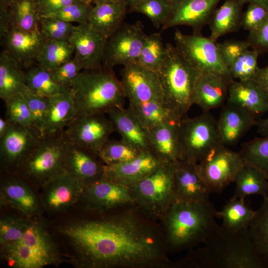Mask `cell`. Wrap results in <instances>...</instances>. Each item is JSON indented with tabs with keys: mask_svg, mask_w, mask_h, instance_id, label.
I'll return each mask as SVG.
<instances>
[{
	"mask_svg": "<svg viewBox=\"0 0 268 268\" xmlns=\"http://www.w3.org/2000/svg\"><path fill=\"white\" fill-rule=\"evenodd\" d=\"M146 35L140 21L123 23L107 39L102 64L113 68L136 63Z\"/></svg>",
	"mask_w": 268,
	"mask_h": 268,
	"instance_id": "obj_13",
	"label": "cell"
},
{
	"mask_svg": "<svg viewBox=\"0 0 268 268\" xmlns=\"http://www.w3.org/2000/svg\"><path fill=\"white\" fill-rule=\"evenodd\" d=\"M200 247L173 266L195 268H265L248 228L234 232L217 223Z\"/></svg>",
	"mask_w": 268,
	"mask_h": 268,
	"instance_id": "obj_2",
	"label": "cell"
},
{
	"mask_svg": "<svg viewBox=\"0 0 268 268\" xmlns=\"http://www.w3.org/2000/svg\"><path fill=\"white\" fill-rule=\"evenodd\" d=\"M268 17V7L256 3H248L243 12L241 27L249 32L258 29Z\"/></svg>",
	"mask_w": 268,
	"mask_h": 268,
	"instance_id": "obj_52",
	"label": "cell"
},
{
	"mask_svg": "<svg viewBox=\"0 0 268 268\" xmlns=\"http://www.w3.org/2000/svg\"><path fill=\"white\" fill-rule=\"evenodd\" d=\"M19 0H0V7H6Z\"/></svg>",
	"mask_w": 268,
	"mask_h": 268,
	"instance_id": "obj_61",
	"label": "cell"
},
{
	"mask_svg": "<svg viewBox=\"0 0 268 268\" xmlns=\"http://www.w3.org/2000/svg\"><path fill=\"white\" fill-rule=\"evenodd\" d=\"M247 40H227L218 43V48L221 59L228 67L243 53L250 49Z\"/></svg>",
	"mask_w": 268,
	"mask_h": 268,
	"instance_id": "obj_53",
	"label": "cell"
},
{
	"mask_svg": "<svg viewBox=\"0 0 268 268\" xmlns=\"http://www.w3.org/2000/svg\"><path fill=\"white\" fill-rule=\"evenodd\" d=\"M63 133L42 136L15 174L31 185L43 188L53 178L65 172L66 140Z\"/></svg>",
	"mask_w": 268,
	"mask_h": 268,
	"instance_id": "obj_8",
	"label": "cell"
},
{
	"mask_svg": "<svg viewBox=\"0 0 268 268\" xmlns=\"http://www.w3.org/2000/svg\"><path fill=\"white\" fill-rule=\"evenodd\" d=\"M257 116L237 105L227 102L217 121L220 141L230 146L237 143L257 123Z\"/></svg>",
	"mask_w": 268,
	"mask_h": 268,
	"instance_id": "obj_24",
	"label": "cell"
},
{
	"mask_svg": "<svg viewBox=\"0 0 268 268\" xmlns=\"http://www.w3.org/2000/svg\"><path fill=\"white\" fill-rule=\"evenodd\" d=\"M142 152L122 138L120 140L109 139L97 153V156L105 164L111 165L131 160Z\"/></svg>",
	"mask_w": 268,
	"mask_h": 268,
	"instance_id": "obj_43",
	"label": "cell"
},
{
	"mask_svg": "<svg viewBox=\"0 0 268 268\" xmlns=\"http://www.w3.org/2000/svg\"><path fill=\"white\" fill-rule=\"evenodd\" d=\"M1 255L14 268H42L59 260L58 249L42 223L30 221L21 239L1 249Z\"/></svg>",
	"mask_w": 268,
	"mask_h": 268,
	"instance_id": "obj_6",
	"label": "cell"
},
{
	"mask_svg": "<svg viewBox=\"0 0 268 268\" xmlns=\"http://www.w3.org/2000/svg\"><path fill=\"white\" fill-rule=\"evenodd\" d=\"M9 121L6 118L4 119L2 118H0V138L3 137L5 134L9 126Z\"/></svg>",
	"mask_w": 268,
	"mask_h": 268,
	"instance_id": "obj_58",
	"label": "cell"
},
{
	"mask_svg": "<svg viewBox=\"0 0 268 268\" xmlns=\"http://www.w3.org/2000/svg\"><path fill=\"white\" fill-rule=\"evenodd\" d=\"M256 212L246 205L245 198L232 197L221 210H216V217L222 219L225 229L237 232L248 228Z\"/></svg>",
	"mask_w": 268,
	"mask_h": 268,
	"instance_id": "obj_36",
	"label": "cell"
},
{
	"mask_svg": "<svg viewBox=\"0 0 268 268\" xmlns=\"http://www.w3.org/2000/svg\"><path fill=\"white\" fill-rule=\"evenodd\" d=\"M74 53L69 42L47 39L37 57L36 63L50 70L71 60Z\"/></svg>",
	"mask_w": 268,
	"mask_h": 268,
	"instance_id": "obj_39",
	"label": "cell"
},
{
	"mask_svg": "<svg viewBox=\"0 0 268 268\" xmlns=\"http://www.w3.org/2000/svg\"><path fill=\"white\" fill-rule=\"evenodd\" d=\"M42 137L32 127L9 122L5 134L0 138V161L4 174H16Z\"/></svg>",
	"mask_w": 268,
	"mask_h": 268,
	"instance_id": "obj_12",
	"label": "cell"
},
{
	"mask_svg": "<svg viewBox=\"0 0 268 268\" xmlns=\"http://www.w3.org/2000/svg\"><path fill=\"white\" fill-rule=\"evenodd\" d=\"M74 25L71 23L50 16H41L40 32L47 39L69 42Z\"/></svg>",
	"mask_w": 268,
	"mask_h": 268,
	"instance_id": "obj_47",
	"label": "cell"
},
{
	"mask_svg": "<svg viewBox=\"0 0 268 268\" xmlns=\"http://www.w3.org/2000/svg\"><path fill=\"white\" fill-rule=\"evenodd\" d=\"M166 52V45H164L160 33L147 35L136 64L157 72L165 59Z\"/></svg>",
	"mask_w": 268,
	"mask_h": 268,
	"instance_id": "obj_41",
	"label": "cell"
},
{
	"mask_svg": "<svg viewBox=\"0 0 268 268\" xmlns=\"http://www.w3.org/2000/svg\"><path fill=\"white\" fill-rule=\"evenodd\" d=\"M175 162H162L146 178L130 187L136 206L147 216L162 219L177 200L174 189Z\"/></svg>",
	"mask_w": 268,
	"mask_h": 268,
	"instance_id": "obj_7",
	"label": "cell"
},
{
	"mask_svg": "<svg viewBox=\"0 0 268 268\" xmlns=\"http://www.w3.org/2000/svg\"><path fill=\"white\" fill-rule=\"evenodd\" d=\"M181 160L198 163L216 144L220 142L217 121L209 112L180 121L178 128Z\"/></svg>",
	"mask_w": 268,
	"mask_h": 268,
	"instance_id": "obj_10",
	"label": "cell"
},
{
	"mask_svg": "<svg viewBox=\"0 0 268 268\" xmlns=\"http://www.w3.org/2000/svg\"><path fill=\"white\" fill-rule=\"evenodd\" d=\"M28 104L32 120V126L42 136L49 98L37 95L26 88L22 93Z\"/></svg>",
	"mask_w": 268,
	"mask_h": 268,
	"instance_id": "obj_49",
	"label": "cell"
},
{
	"mask_svg": "<svg viewBox=\"0 0 268 268\" xmlns=\"http://www.w3.org/2000/svg\"><path fill=\"white\" fill-rule=\"evenodd\" d=\"M94 211H105L135 204L130 188L102 177L84 187L80 199Z\"/></svg>",
	"mask_w": 268,
	"mask_h": 268,
	"instance_id": "obj_16",
	"label": "cell"
},
{
	"mask_svg": "<svg viewBox=\"0 0 268 268\" xmlns=\"http://www.w3.org/2000/svg\"><path fill=\"white\" fill-rule=\"evenodd\" d=\"M76 115L74 95L71 88L49 97L42 135L64 132Z\"/></svg>",
	"mask_w": 268,
	"mask_h": 268,
	"instance_id": "obj_30",
	"label": "cell"
},
{
	"mask_svg": "<svg viewBox=\"0 0 268 268\" xmlns=\"http://www.w3.org/2000/svg\"><path fill=\"white\" fill-rule=\"evenodd\" d=\"M170 8V0H142L131 12L143 14L157 28L165 21Z\"/></svg>",
	"mask_w": 268,
	"mask_h": 268,
	"instance_id": "obj_48",
	"label": "cell"
},
{
	"mask_svg": "<svg viewBox=\"0 0 268 268\" xmlns=\"http://www.w3.org/2000/svg\"><path fill=\"white\" fill-rule=\"evenodd\" d=\"M83 68L73 57L71 60L53 69L50 70L54 80L60 85L70 88Z\"/></svg>",
	"mask_w": 268,
	"mask_h": 268,
	"instance_id": "obj_51",
	"label": "cell"
},
{
	"mask_svg": "<svg viewBox=\"0 0 268 268\" xmlns=\"http://www.w3.org/2000/svg\"><path fill=\"white\" fill-rule=\"evenodd\" d=\"M106 114L122 139L141 151H149L148 131L129 108H115Z\"/></svg>",
	"mask_w": 268,
	"mask_h": 268,
	"instance_id": "obj_29",
	"label": "cell"
},
{
	"mask_svg": "<svg viewBox=\"0 0 268 268\" xmlns=\"http://www.w3.org/2000/svg\"><path fill=\"white\" fill-rule=\"evenodd\" d=\"M258 132L262 136H268V115L263 119L257 121Z\"/></svg>",
	"mask_w": 268,
	"mask_h": 268,
	"instance_id": "obj_57",
	"label": "cell"
},
{
	"mask_svg": "<svg viewBox=\"0 0 268 268\" xmlns=\"http://www.w3.org/2000/svg\"><path fill=\"white\" fill-rule=\"evenodd\" d=\"M244 4L242 0H225L217 7L208 24L209 37L217 41L221 36L237 31L241 27Z\"/></svg>",
	"mask_w": 268,
	"mask_h": 268,
	"instance_id": "obj_33",
	"label": "cell"
},
{
	"mask_svg": "<svg viewBox=\"0 0 268 268\" xmlns=\"http://www.w3.org/2000/svg\"><path fill=\"white\" fill-rule=\"evenodd\" d=\"M97 157L93 151L66 140L65 171L84 186L103 177L104 164Z\"/></svg>",
	"mask_w": 268,
	"mask_h": 268,
	"instance_id": "obj_23",
	"label": "cell"
},
{
	"mask_svg": "<svg viewBox=\"0 0 268 268\" xmlns=\"http://www.w3.org/2000/svg\"><path fill=\"white\" fill-rule=\"evenodd\" d=\"M1 45L23 69L36 63L47 39L40 31L28 32L13 27L0 28Z\"/></svg>",
	"mask_w": 268,
	"mask_h": 268,
	"instance_id": "obj_18",
	"label": "cell"
},
{
	"mask_svg": "<svg viewBox=\"0 0 268 268\" xmlns=\"http://www.w3.org/2000/svg\"><path fill=\"white\" fill-rule=\"evenodd\" d=\"M175 47L182 57L198 72H210L223 79L229 84L234 79L220 55L218 43L201 33L192 35L176 29Z\"/></svg>",
	"mask_w": 268,
	"mask_h": 268,
	"instance_id": "obj_9",
	"label": "cell"
},
{
	"mask_svg": "<svg viewBox=\"0 0 268 268\" xmlns=\"http://www.w3.org/2000/svg\"><path fill=\"white\" fill-rule=\"evenodd\" d=\"M113 68L102 64L79 73L70 88L76 115L106 114L113 108L124 107L126 97Z\"/></svg>",
	"mask_w": 268,
	"mask_h": 268,
	"instance_id": "obj_4",
	"label": "cell"
},
{
	"mask_svg": "<svg viewBox=\"0 0 268 268\" xmlns=\"http://www.w3.org/2000/svg\"><path fill=\"white\" fill-rule=\"evenodd\" d=\"M93 6L87 3H75L45 16H50L63 21L78 24L88 22Z\"/></svg>",
	"mask_w": 268,
	"mask_h": 268,
	"instance_id": "obj_50",
	"label": "cell"
},
{
	"mask_svg": "<svg viewBox=\"0 0 268 268\" xmlns=\"http://www.w3.org/2000/svg\"><path fill=\"white\" fill-rule=\"evenodd\" d=\"M128 8L124 0L93 6L88 23L107 39L123 24Z\"/></svg>",
	"mask_w": 268,
	"mask_h": 268,
	"instance_id": "obj_32",
	"label": "cell"
},
{
	"mask_svg": "<svg viewBox=\"0 0 268 268\" xmlns=\"http://www.w3.org/2000/svg\"><path fill=\"white\" fill-rule=\"evenodd\" d=\"M263 199L248 229L258 253L268 268V197Z\"/></svg>",
	"mask_w": 268,
	"mask_h": 268,
	"instance_id": "obj_40",
	"label": "cell"
},
{
	"mask_svg": "<svg viewBox=\"0 0 268 268\" xmlns=\"http://www.w3.org/2000/svg\"><path fill=\"white\" fill-rule=\"evenodd\" d=\"M216 212L209 199L176 200L162 219L167 246L181 250L203 243L216 224Z\"/></svg>",
	"mask_w": 268,
	"mask_h": 268,
	"instance_id": "obj_3",
	"label": "cell"
},
{
	"mask_svg": "<svg viewBox=\"0 0 268 268\" xmlns=\"http://www.w3.org/2000/svg\"><path fill=\"white\" fill-rule=\"evenodd\" d=\"M84 187L79 181L63 172L43 187V206L52 212L65 210L80 199Z\"/></svg>",
	"mask_w": 268,
	"mask_h": 268,
	"instance_id": "obj_21",
	"label": "cell"
},
{
	"mask_svg": "<svg viewBox=\"0 0 268 268\" xmlns=\"http://www.w3.org/2000/svg\"><path fill=\"white\" fill-rule=\"evenodd\" d=\"M162 163L150 151H145L127 162L104 164L103 177L131 187L146 178Z\"/></svg>",
	"mask_w": 268,
	"mask_h": 268,
	"instance_id": "obj_22",
	"label": "cell"
},
{
	"mask_svg": "<svg viewBox=\"0 0 268 268\" xmlns=\"http://www.w3.org/2000/svg\"><path fill=\"white\" fill-rule=\"evenodd\" d=\"M180 121L166 123L148 131L149 151L162 162L181 160L178 135Z\"/></svg>",
	"mask_w": 268,
	"mask_h": 268,
	"instance_id": "obj_28",
	"label": "cell"
},
{
	"mask_svg": "<svg viewBox=\"0 0 268 268\" xmlns=\"http://www.w3.org/2000/svg\"><path fill=\"white\" fill-rule=\"evenodd\" d=\"M260 55L257 50L249 49L240 55L228 67L232 77L242 81L253 80L260 68L258 66Z\"/></svg>",
	"mask_w": 268,
	"mask_h": 268,
	"instance_id": "obj_44",
	"label": "cell"
},
{
	"mask_svg": "<svg viewBox=\"0 0 268 268\" xmlns=\"http://www.w3.org/2000/svg\"><path fill=\"white\" fill-rule=\"evenodd\" d=\"M247 40L250 48L260 54L268 52V17L258 29L249 32Z\"/></svg>",
	"mask_w": 268,
	"mask_h": 268,
	"instance_id": "obj_55",
	"label": "cell"
},
{
	"mask_svg": "<svg viewBox=\"0 0 268 268\" xmlns=\"http://www.w3.org/2000/svg\"><path fill=\"white\" fill-rule=\"evenodd\" d=\"M174 189L177 200L186 201L208 200L210 194L198 172L197 164L184 160L175 162Z\"/></svg>",
	"mask_w": 268,
	"mask_h": 268,
	"instance_id": "obj_25",
	"label": "cell"
},
{
	"mask_svg": "<svg viewBox=\"0 0 268 268\" xmlns=\"http://www.w3.org/2000/svg\"><path fill=\"white\" fill-rule=\"evenodd\" d=\"M27 88L24 70L6 50L0 54V97L4 101Z\"/></svg>",
	"mask_w": 268,
	"mask_h": 268,
	"instance_id": "obj_35",
	"label": "cell"
},
{
	"mask_svg": "<svg viewBox=\"0 0 268 268\" xmlns=\"http://www.w3.org/2000/svg\"><path fill=\"white\" fill-rule=\"evenodd\" d=\"M239 152L245 164L259 170L268 179V136L256 137L244 143Z\"/></svg>",
	"mask_w": 268,
	"mask_h": 268,
	"instance_id": "obj_42",
	"label": "cell"
},
{
	"mask_svg": "<svg viewBox=\"0 0 268 268\" xmlns=\"http://www.w3.org/2000/svg\"><path fill=\"white\" fill-rule=\"evenodd\" d=\"M244 4L250 3H258L268 7V0H242Z\"/></svg>",
	"mask_w": 268,
	"mask_h": 268,
	"instance_id": "obj_60",
	"label": "cell"
},
{
	"mask_svg": "<svg viewBox=\"0 0 268 268\" xmlns=\"http://www.w3.org/2000/svg\"><path fill=\"white\" fill-rule=\"evenodd\" d=\"M128 108L148 131L166 123L180 121L183 118L163 100L129 103Z\"/></svg>",
	"mask_w": 268,
	"mask_h": 268,
	"instance_id": "obj_34",
	"label": "cell"
},
{
	"mask_svg": "<svg viewBox=\"0 0 268 268\" xmlns=\"http://www.w3.org/2000/svg\"><path fill=\"white\" fill-rule=\"evenodd\" d=\"M163 62L157 72L165 102L182 118L193 105V94L198 72L175 46L166 45Z\"/></svg>",
	"mask_w": 268,
	"mask_h": 268,
	"instance_id": "obj_5",
	"label": "cell"
},
{
	"mask_svg": "<svg viewBox=\"0 0 268 268\" xmlns=\"http://www.w3.org/2000/svg\"><path fill=\"white\" fill-rule=\"evenodd\" d=\"M142 0H124L128 6V12H131L132 9Z\"/></svg>",
	"mask_w": 268,
	"mask_h": 268,
	"instance_id": "obj_59",
	"label": "cell"
},
{
	"mask_svg": "<svg viewBox=\"0 0 268 268\" xmlns=\"http://www.w3.org/2000/svg\"><path fill=\"white\" fill-rule=\"evenodd\" d=\"M29 220L5 215L0 220V244L1 249L19 241L26 231Z\"/></svg>",
	"mask_w": 268,
	"mask_h": 268,
	"instance_id": "obj_45",
	"label": "cell"
},
{
	"mask_svg": "<svg viewBox=\"0 0 268 268\" xmlns=\"http://www.w3.org/2000/svg\"><path fill=\"white\" fill-rule=\"evenodd\" d=\"M106 41L88 22L74 26L69 42L74 48L73 57L83 70L95 68L102 65Z\"/></svg>",
	"mask_w": 268,
	"mask_h": 268,
	"instance_id": "obj_19",
	"label": "cell"
},
{
	"mask_svg": "<svg viewBox=\"0 0 268 268\" xmlns=\"http://www.w3.org/2000/svg\"><path fill=\"white\" fill-rule=\"evenodd\" d=\"M122 0H93L94 4L104 3H112L121 1Z\"/></svg>",
	"mask_w": 268,
	"mask_h": 268,
	"instance_id": "obj_62",
	"label": "cell"
},
{
	"mask_svg": "<svg viewBox=\"0 0 268 268\" xmlns=\"http://www.w3.org/2000/svg\"><path fill=\"white\" fill-rule=\"evenodd\" d=\"M5 118L9 122L25 127H32V120L27 102L22 93L15 94L5 101Z\"/></svg>",
	"mask_w": 268,
	"mask_h": 268,
	"instance_id": "obj_46",
	"label": "cell"
},
{
	"mask_svg": "<svg viewBox=\"0 0 268 268\" xmlns=\"http://www.w3.org/2000/svg\"><path fill=\"white\" fill-rule=\"evenodd\" d=\"M24 70L26 85L32 93L41 96L51 97L68 91L53 78L50 70L35 63Z\"/></svg>",
	"mask_w": 268,
	"mask_h": 268,
	"instance_id": "obj_38",
	"label": "cell"
},
{
	"mask_svg": "<svg viewBox=\"0 0 268 268\" xmlns=\"http://www.w3.org/2000/svg\"><path fill=\"white\" fill-rule=\"evenodd\" d=\"M245 163L240 152L219 142L197 163L198 172L209 192L220 193L234 183Z\"/></svg>",
	"mask_w": 268,
	"mask_h": 268,
	"instance_id": "obj_11",
	"label": "cell"
},
{
	"mask_svg": "<svg viewBox=\"0 0 268 268\" xmlns=\"http://www.w3.org/2000/svg\"><path fill=\"white\" fill-rule=\"evenodd\" d=\"M234 183L236 188L233 197L245 199L251 195L268 197V179L254 166L245 164L237 173Z\"/></svg>",
	"mask_w": 268,
	"mask_h": 268,
	"instance_id": "obj_37",
	"label": "cell"
},
{
	"mask_svg": "<svg viewBox=\"0 0 268 268\" xmlns=\"http://www.w3.org/2000/svg\"><path fill=\"white\" fill-rule=\"evenodd\" d=\"M40 19L35 0H19L0 7V28L13 27L28 32L40 31Z\"/></svg>",
	"mask_w": 268,
	"mask_h": 268,
	"instance_id": "obj_31",
	"label": "cell"
},
{
	"mask_svg": "<svg viewBox=\"0 0 268 268\" xmlns=\"http://www.w3.org/2000/svg\"><path fill=\"white\" fill-rule=\"evenodd\" d=\"M89 268H150L171 266L165 238L134 209L108 217L78 221L60 229Z\"/></svg>",
	"mask_w": 268,
	"mask_h": 268,
	"instance_id": "obj_1",
	"label": "cell"
},
{
	"mask_svg": "<svg viewBox=\"0 0 268 268\" xmlns=\"http://www.w3.org/2000/svg\"><path fill=\"white\" fill-rule=\"evenodd\" d=\"M228 85L221 77L210 72H199L193 94V104L202 112H209L222 106L227 100Z\"/></svg>",
	"mask_w": 268,
	"mask_h": 268,
	"instance_id": "obj_26",
	"label": "cell"
},
{
	"mask_svg": "<svg viewBox=\"0 0 268 268\" xmlns=\"http://www.w3.org/2000/svg\"><path fill=\"white\" fill-rule=\"evenodd\" d=\"M104 114L76 115L64 131L65 139L97 155L115 131L113 123Z\"/></svg>",
	"mask_w": 268,
	"mask_h": 268,
	"instance_id": "obj_14",
	"label": "cell"
},
{
	"mask_svg": "<svg viewBox=\"0 0 268 268\" xmlns=\"http://www.w3.org/2000/svg\"><path fill=\"white\" fill-rule=\"evenodd\" d=\"M30 185L17 174H4L0 184L1 205L10 206L27 217L38 214L40 203Z\"/></svg>",
	"mask_w": 268,
	"mask_h": 268,
	"instance_id": "obj_20",
	"label": "cell"
},
{
	"mask_svg": "<svg viewBox=\"0 0 268 268\" xmlns=\"http://www.w3.org/2000/svg\"><path fill=\"white\" fill-rule=\"evenodd\" d=\"M227 102L240 106L256 116L268 113V96L254 80H233L228 85Z\"/></svg>",
	"mask_w": 268,
	"mask_h": 268,
	"instance_id": "obj_27",
	"label": "cell"
},
{
	"mask_svg": "<svg viewBox=\"0 0 268 268\" xmlns=\"http://www.w3.org/2000/svg\"><path fill=\"white\" fill-rule=\"evenodd\" d=\"M221 0H170L169 11L161 29L185 25L192 28L194 33H201Z\"/></svg>",
	"mask_w": 268,
	"mask_h": 268,
	"instance_id": "obj_17",
	"label": "cell"
},
{
	"mask_svg": "<svg viewBox=\"0 0 268 268\" xmlns=\"http://www.w3.org/2000/svg\"><path fill=\"white\" fill-rule=\"evenodd\" d=\"M36 10L40 17L56 12L63 8L75 3L92 4L93 0H35Z\"/></svg>",
	"mask_w": 268,
	"mask_h": 268,
	"instance_id": "obj_54",
	"label": "cell"
},
{
	"mask_svg": "<svg viewBox=\"0 0 268 268\" xmlns=\"http://www.w3.org/2000/svg\"><path fill=\"white\" fill-rule=\"evenodd\" d=\"M121 75L124 92L130 103L153 100L164 101L157 72L135 63L124 66Z\"/></svg>",
	"mask_w": 268,
	"mask_h": 268,
	"instance_id": "obj_15",
	"label": "cell"
},
{
	"mask_svg": "<svg viewBox=\"0 0 268 268\" xmlns=\"http://www.w3.org/2000/svg\"><path fill=\"white\" fill-rule=\"evenodd\" d=\"M253 80L261 86L268 96V66L260 67Z\"/></svg>",
	"mask_w": 268,
	"mask_h": 268,
	"instance_id": "obj_56",
	"label": "cell"
}]
</instances>
